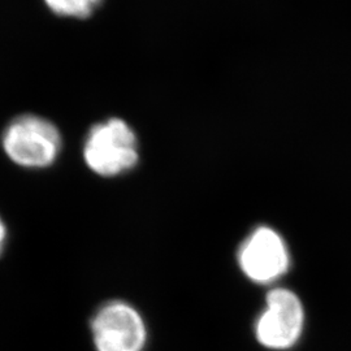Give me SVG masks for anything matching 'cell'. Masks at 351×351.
Segmentation results:
<instances>
[{
	"label": "cell",
	"instance_id": "6da1fadb",
	"mask_svg": "<svg viewBox=\"0 0 351 351\" xmlns=\"http://www.w3.org/2000/svg\"><path fill=\"white\" fill-rule=\"evenodd\" d=\"M88 168L101 177H116L132 171L139 160L138 141L124 120L112 117L93 126L84 145Z\"/></svg>",
	"mask_w": 351,
	"mask_h": 351
},
{
	"label": "cell",
	"instance_id": "7a4b0ae2",
	"mask_svg": "<svg viewBox=\"0 0 351 351\" xmlns=\"http://www.w3.org/2000/svg\"><path fill=\"white\" fill-rule=\"evenodd\" d=\"M3 149L13 163L24 168H47L62 150L59 129L37 114H23L5 128Z\"/></svg>",
	"mask_w": 351,
	"mask_h": 351
},
{
	"label": "cell",
	"instance_id": "3957f363",
	"mask_svg": "<svg viewBox=\"0 0 351 351\" xmlns=\"http://www.w3.org/2000/svg\"><path fill=\"white\" fill-rule=\"evenodd\" d=\"M254 332L256 341L268 350L291 349L304 328V308L300 297L287 288H275L265 297Z\"/></svg>",
	"mask_w": 351,
	"mask_h": 351
},
{
	"label": "cell",
	"instance_id": "277c9868",
	"mask_svg": "<svg viewBox=\"0 0 351 351\" xmlns=\"http://www.w3.org/2000/svg\"><path fill=\"white\" fill-rule=\"evenodd\" d=\"M91 336L97 351H143L149 333L143 316L134 306L111 301L93 316Z\"/></svg>",
	"mask_w": 351,
	"mask_h": 351
},
{
	"label": "cell",
	"instance_id": "5b68a950",
	"mask_svg": "<svg viewBox=\"0 0 351 351\" xmlns=\"http://www.w3.org/2000/svg\"><path fill=\"white\" fill-rule=\"evenodd\" d=\"M239 269L251 282L271 285L285 276L290 252L284 237L271 226L255 228L243 239L237 252Z\"/></svg>",
	"mask_w": 351,
	"mask_h": 351
},
{
	"label": "cell",
	"instance_id": "8992f818",
	"mask_svg": "<svg viewBox=\"0 0 351 351\" xmlns=\"http://www.w3.org/2000/svg\"><path fill=\"white\" fill-rule=\"evenodd\" d=\"M45 3L58 16L86 19L98 10L101 0H45Z\"/></svg>",
	"mask_w": 351,
	"mask_h": 351
},
{
	"label": "cell",
	"instance_id": "52a82bcc",
	"mask_svg": "<svg viewBox=\"0 0 351 351\" xmlns=\"http://www.w3.org/2000/svg\"><path fill=\"white\" fill-rule=\"evenodd\" d=\"M5 242H7V229H5V226H4L3 220H1V217H0V255L4 251Z\"/></svg>",
	"mask_w": 351,
	"mask_h": 351
}]
</instances>
